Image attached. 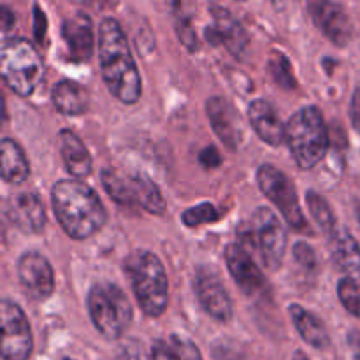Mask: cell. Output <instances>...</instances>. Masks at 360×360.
<instances>
[{"label": "cell", "mask_w": 360, "mask_h": 360, "mask_svg": "<svg viewBox=\"0 0 360 360\" xmlns=\"http://www.w3.org/2000/svg\"><path fill=\"white\" fill-rule=\"evenodd\" d=\"M98 60L108 90L123 104H136L143 95V81L115 18H104L98 25Z\"/></svg>", "instance_id": "1"}, {"label": "cell", "mask_w": 360, "mask_h": 360, "mask_svg": "<svg viewBox=\"0 0 360 360\" xmlns=\"http://www.w3.org/2000/svg\"><path fill=\"white\" fill-rule=\"evenodd\" d=\"M55 217L67 236L83 241L97 234L108 220V213L94 188L79 179H62L51 188Z\"/></svg>", "instance_id": "2"}, {"label": "cell", "mask_w": 360, "mask_h": 360, "mask_svg": "<svg viewBox=\"0 0 360 360\" xmlns=\"http://www.w3.org/2000/svg\"><path fill=\"white\" fill-rule=\"evenodd\" d=\"M123 269L141 309L148 316L164 315L169 304V281L160 259L155 253L141 250L125 260Z\"/></svg>", "instance_id": "3"}, {"label": "cell", "mask_w": 360, "mask_h": 360, "mask_svg": "<svg viewBox=\"0 0 360 360\" xmlns=\"http://www.w3.org/2000/svg\"><path fill=\"white\" fill-rule=\"evenodd\" d=\"M285 143L299 167L304 171L315 167L329 150V132L320 109L306 105L292 115L287 123Z\"/></svg>", "instance_id": "4"}, {"label": "cell", "mask_w": 360, "mask_h": 360, "mask_svg": "<svg viewBox=\"0 0 360 360\" xmlns=\"http://www.w3.org/2000/svg\"><path fill=\"white\" fill-rule=\"evenodd\" d=\"M0 74L14 94L28 97L44 77V62L28 39L11 37L0 49Z\"/></svg>", "instance_id": "5"}, {"label": "cell", "mask_w": 360, "mask_h": 360, "mask_svg": "<svg viewBox=\"0 0 360 360\" xmlns=\"http://www.w3.org/2000/svg\"><path fill=\"white\" fill-rule=\"evenodd\" d=\"M239 245L259 253L260 260L271 271L280 269L287 250V229L269 207H259L253 213L252 224L238 227Z\"/></svg>", "instance_id": "6"}, {"label": "cell", "mask_w": 360, "mask_h": 360, "mask_svg": "<svg viewBox=\"0 0 360 360\" xmlns=\"http://www.w3.org/2000/svg\"><path fill=\"white\" fill-rule=\"evenodd\" d=\"M88 311L95 329L108 340L125 334L132 320V306L125 292L115 283H97L88 292Z\"/></svg>", "instance_id": "7"}, {"label": "cell", "mask_w": 360, "mask_h": 360, "mask_svg": "<svg viewBox=\"0 0 360 360\" xmlns=\"http://www.w3.org/2000/svg\"><path fill=\"white\" fill-rule=\"evenodd\" d=\"M101 181L115 202L127 207H143L151 214H164L165 199L160 188L148 176L123 174L116 169H102Z\"/></svg>", "instance_id": "8"}, {"label": "cell", "mask_w": 360, "mask_h": 360, "mask_svg": "<svg viewBox=\"0 0 360 360\" xmlns=\"http://www.w3.org/2000/svg\"><path fill=\"white\" fill-rule=\"evenodd\" d=\"M257 183L264 195L281 211L285 221L299 232H309L308 221L301 211L297 190L287 174L271 164L260 165L257 171Z\"/></svg>", "instance_id": "9"}, {"label": "cell", "mask_w": 360, "mask_h": 360, "mask_svg": "<svg viewBox=\"0 0 360 360\" xmlns=\"http://www.w3.org/2000/svg\"><path fill=\"white\" fill-rule=\"evenodd\" d=\"M0 320H2V359H30L34 350V338H32L30 323L20 306L4 299L0 304Z\"/></svg>", "instance_id": "10"}, {"label": "cell", "mask_w": 360, "mask_h": 360, "mask_svg": "<svg viewBox=\"0 0 360 360\" xmlns=\"http://www.w3.org/2000/svg\"><path fill=\"white\" fill-rule=\"evenodd\" d=\"M18 278L25 294L34 301H44L55 290V274L51 264L37 252H27L20 257Z\"/></svg>", "instance_id": "11"}, {"label": "cell", "mask_w": 360, "mask_h": 360, "mask_svg": "<svg viewBox=\"0 0 360 360\" xmlns=\"http://www.w3.org/2000/svg\"><path fill=\"white\" fill-rule=\"evenodd\" d=\"M195 292L200 306L211 319L218 322H229L232 319V299L220 276L210 267H199L195 273Z\"/></svg>", "instance_id": "12"}, {"label": "cell", "mask_w": 360, "mask_h": 360, "mask_svg": "<svg viewBox=\"0 0 360 360\" xmlns=\"http://www.w3.org/2000/svg\"><path fill=\"white\" fill-rule=\"evenodd\" d=\"M311 20L327 39L336 46H347L352 39V23L341 4L327 0H313L308 4Z\"/></svg>", "instance_id": "13"}, {"label": "cell", "mask_w": 360, "mask_h": 360, "mask_svg": "<svg viewBox=\"0 0 360 360\" xmlns=\"http://www.w3.org/2000/svg\"><path fill=\"white\" fill-rule=\"evenodd\" d=\"M224 255L232 278H234L238 287L246 295L253 297V295H259L260 292L266 290V278H264V273L257 266L255 260L252 259L248 250L243 248L239 243H231L225 248Z\"/></svg>", "instance_id": "14"}, {"label": "cell", "mask_w": 360, "mask_h": 360, "mask_svg": "<svg viewBox=\"0 0 360 360\" xmlns=\"http://www.w3.org/2000/svg\"><path fill=\"white\" fill-rule=\"evenodd\" d=\"M6 217L16 229L27 234H37L46 225V210L34 192L14 193L6 202Z\"/></svg>", "instance_id": "15"}, {"label": "cell", "mask_w": 360, "mask_h": 360, "mask_svg": "<svg viewBox=\"0 0 360 360\" xmlns=\"http://www.w3.org/2000/svg\"><path fill=\"white\" fill-rule=\"evenodd\" d=\"M211 14H213L214 23L213 27H207V41L213 42V44L221 42V44L227 46V49L236 58H243V55L248 49V35L243 30L241 23L225 7L213 6L211 7Z\"/></svg>", "instance_id": "16"}, {"label": "cell", "mask_w": 360, "mask_h": 360, "mask_svg": "<svg viewBox=\"0 0 360 360\" xmlns=\"http://www.w3.org/2000/svg\"><path fill=\"white\" fill-rule=\"evenodd\" d=\"M67 55L72 62H88L94 55V23L84 13H74L62 25Z\"/></svg>", "instance_id": "17"}, {"label": "cell", "mask_w": 360, "mask_h": 360, "mask_svg": "<svg viewBox=\"0 0 360 360\" xmlns=\"http://www.w3.org/2000/svg\"><path fill=\"white\" fill-rule=\"evenodd\" d=\"M248 118L257 136L269 146H280L285 141L287 125L281 122L276 108L266 98H257L250 104Z\"/></svg>", "instance_id": "18"}, {"label": "cell", "mask_w": 360, "mask_h": 360, "mask_svg": "<svg viewBox=\"0 0 360 360\" xmlns=\"http://www.w3.org/2000/svg\"><path fill=\"white\" fill-rule=\"evenodd\" d=\"M330 257L334 266L360 287V246L347 229H336L330 234Z\"/></svg>", "instance_id": "19"}, {"label": "cell", "mask_w": 360, "mask_h": 360, "mask_svg": "<svg viewBox=\"0 0 360 360\" xmlns=\"http://www.w3.org/2000/svg\"><path fill=\"white\" fill-rule=\"evenodd\" d=\"M207 118H210L213 130L217 136L224 141L229 150L234 151L239 144V132L238 129V116L232 105L221 97H211L206 104Z\"/></svg>", "instance_id": "20"}, {"label": "cell", "mask_w": 360, "mask_h": 360, "mask_svg": "<svg viewBox=\"0 0 360 360\" xmlns=\"http://www.w3.org/2000/svg\"><path fill=\"white\" fill-rule=\"evenodd\" d=\"M60 153L67 171L74 178H86L91 172V157L83 141L70 130H60Z\"/></svg>", "instance_id": "21"}, {"label": "cell", "mask_w": 360, "mask_h": 360, "mask_svg": "<svg viewBox=\"0 0 360 360\" xmlns=\"http://www.w3.org/2000/svg\"><path fill=\"white\" fill-rule=\"evenodd\" d=\"M0 172H2L4 181L14 183V185L23 183L30 174V164H28L23 148L9 137L2 139V144H0Z\"/></svg>", "instance_id": "22"}, {"label": "cell", "mask_w": 360, "mask_h": 360, "mask_svg": "<svg viewBox=\"0 0 360 360\" xmlns=\"http://www.w3.org/2000/svg\"><path fill=\"white\" fill-rule=\"evenodd\" d=\"M288 313H290V319L294 322L295 329H297V333L301 334V338L306 343L319 348V350L329 347V333H327L326 326H323V322L319 316L313 315L311 311H308V309H304L299 304H290Z\"/></svg>", "instance_id": "23"}, {"label": "cell", "mask_w": 360, "mask_h": 360, "mask_svg": "<svg viewBox=\"0 0 360 360\" xmlns=\"http://www.w3.org/2000/svg\"><path fill=\"white\" fill-rule=\"evenodd\" d=\"M51 102L62 115H81L88 109V91L72 79H62L51 90Z\"/></svg>", "instance_id": "24"}, {"label": "cell", "mask_w": 360, "mask_h": 360, "mask_svg": "<svg viewBox=\"0 0 360 360\" xmlns=\"http://www.w3.org/2000/svg\"><path fill=\"white\" fill-rule=\"evenodd\" d=\"M306 202H308L309 211H311V217L315 218L316 224H319L323 231L333 234L338 227H336V217H334L333 207L329 206V202H327L319 192H308V195H306Z\"/></svg>", "instance_id": "25"}, {"label": "cell", "mask_w": 360, "mask_h": 360, "mask_svg": "<svg viewBox=\"0 0 360 360\" xmlns=\"http://www.w3.org/2000/svg\"><path fill=\"white\" fill-rule=\"evenodd\" d=\"M221 218V211L211 202L197 204L181 214V220L186 227H199L204 224H214Z\"/></svg>", "instance_id": "26"}, {"label": "cell", "mask_w": 360, "mask_h": 360, "mask_svg": "<svg viewBox=\"0 0 360 360\" xmlns=\"http://www.w3.org/2000/svg\"><path fill=\"white\" fill-rule=\"evenodd\" d=\"M269 74L276 81L278 86L287 88V90L297 86V81H295L294 74H292V67L288 60L285 58V55H273L269 62Z\"/></svg>", "instance_id": "27"}, {"label": "cell", "mask_w": 360, "mask_h": 360, "mask_svg": "<svg viewBox=\"0 0 360 360\" xmlns=\"http://www.w3.org/2000/svg\"><path fill=\"white\" fill-rule=\"evenodd\" d=\"M338 295H340L341 304L347 308L348 313H352L354 316H360V288L355 281L345 280L340 281L338 285Z\"/></svg>", "instance_id": "28"}, {"label": "cell", "mask_w": 360, "mask_h": 360, "mask_svg": "<svg viewBox=\"0 0 360 360\" xmlns=\"http://www.w3.org/2000/svg\"><path fill=\"white\" fill-rule=\"evenodd\" d=\"M116 360H150V354L146 352L144 345L139 340H125L118 348Z\"/></svg>", "instance_id": "29"}, {"label": "cell", "mask_w": 360, "mask_h": 360, "mask_svg": "<svg viewBox=\"0 0 360 360\" xmlns=\"http://www.w3.org/2000/svg\"><path fill=\"white\" fill-rule=\"evenodd\" d=\"M172 345H174V350L178 354L179 360H202L199 348L193 343L192 340L185 336H172Z\"/></svg>", "instance_id": "30"}, {"label": "cell", "mask_w": 360, "mask_h": 360, "mask_svg": "<svg viewBox=\"0 0 360 360\" xmlns=\"http://www.w3.org/2000/svg\"><path fill=\"white\" fill-rule=\"evenodd\" d=\"M294 259L299 266H302L304 269H313L316 266V257L315 252L309 245L306 243H297L294 246Z\"/></svg>", "instance_id": "31"}, {"label": "cell", "mask_w": 360, "mask_h": 360, "mask_svg": "<svg viewBox=\"0 0 360 360\" xmlns=\"http://www.w3.org/2000/svg\"><path fill=\"white\" fill-rule=\"evenodd\" d=\"M176 30H178V35L179 39H181L183 44H185L190 51H193V49L197 48V37H195V30L192 28L190 21L185 20V18H181V20L178 21V28H176Z\"/></svg>", "instance_id": "32"}, {"label": "cell", "mask_w": 360, "mask_h": 360, "mask_svg": "<svg viewBox=\"0 0 360 360\" xmlns=\"http://www.w3.org/2000/svg\"><path fill=\"white\" fill-rule=\"evenodd\" d=\"M150 360H179V357L174 348L169 347L165 341H155L151 345Z\"/></svg>", "instance_id": "33"}, {"label": "cell", "mask_w": 360, "mask_h": 360, "mask_svg": "<svg viewBox=\"0 0 360 360\" xmlns=\"http://www.w3.org/2000/svg\"><path fill=\"white\" fill-rule=\"evenodd\" d=\"M46 32H48V21H46L44 11H41V7H34V35L39 42L46 41Z\"/></svg>", "instance_id": "34"}, {"label": "cell", "mask_w": 360, "mask_h": 360, "mask_svg": "<svg viewBox=\"0 0 360 360\" xmlns=\"http://www.w3.org/2000/svg\"><path fill=\"white\" fill-rule=\"evenodd\" d=\"M199 160H200V164H202L206 169L220 167L221 162H224V160H221L220 151H218L214 146L204 148V150L200 151V155H199Z\"/></svg>", "instance_id": "35"}, {"label": "cell", "mask_w": 360, "mask_h": 360, "mask_svg": "<svg viewBox=\"0 0 360 360\" xmlns=\"http://www.w3.org/2000/svg\"><path fill=\"white\" fill-rule=\"evenodd\" d=\"M14 23H16V16L13 11L7 6H0V28H2L4 41H7V32L14 27Z\"/></svg>", "instance_id": "36"}, {"label": "cell", "mask_w": 360, "mask_h": 360, "mask_svg": "<svg viewBox=\"0 0 360 360\" xmlns=\"http://www.w3.org/2000/svg\"><path fill=\"white\" fill-rule=\"evenodd\" d=\"M350 118H352V123H354L355 129L360 132V86L355 88L354 95H352Z\"/></svg>", "instance_id": "37"}, {"label": "cell", "mask_w": 360, "mask_h": 360, "mask_svg": "<svg viewBox=\"0 0 360 360\" xmlns=\"http://www.w3.org/2000/svg\"><path fill=\"white\" fill-rule=\"evenodd\" d=\"M350 345L352 347L355 348V350H357V354H359V359H360V333H357V330H354V333H350Z\"/></svg>", "instance_id": "38"}, {"label": "cell", "mask_w": 360, "mask_h": 360, "mask_svg": "<svg viewBox=\"0 0 360 360\" xmlns=\"http://www.w3.org/2000/svg\"><path fill=\"white\" fill-rule=\"evenodd\" d=\"M292 360H309V359L306 357V354H304V352L297 350V352H295V354H294V359H292Z\"/></svg>", "instance_id": "39"}, {"label": "cell", "mask_w": 360, "mask_h": 360, "mask_svg": "<svg viewBox=\"0 0 360 360\" xmlns=\"http://www.w3.org/2000/svg\"><path fill=\"white\" fill-rule=\"evenodd\" d=\"M359 220H360V207H359Z\"/></svg>", "instance_id": "40"}, {"label": "cell", "mask_w": 360, "mask_h": 360, "mask_svg": "<svg viewBox=\"0 0 360 360\" xmlns=\"http://www.w3.org/2000/svg\"><path fill=\"white\" fill-rule=\"evenodd\" d=\"M65 360H74V359H65Z\"/></svg>", "instance_id": "41"}, {"label": "cell", "mask_w": 360, "mask_h": 360, "mask_svg": "<svg viewBox=\"0 0 360 360\" xmlns=\"http://www.w3.org/2000/svg\"><path fill=\"white\" fill-rule=\"evenodd\" d=\"M355 360H360V359H359V357H357V359H355Z\"/></svg>", "instance_id": "42"}]
</instances>
